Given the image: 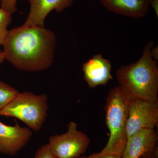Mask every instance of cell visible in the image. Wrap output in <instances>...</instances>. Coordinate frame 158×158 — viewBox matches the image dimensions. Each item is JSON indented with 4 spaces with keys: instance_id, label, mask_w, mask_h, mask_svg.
I'll return each instance as SVG.
<instances>
[{
    "instance_id": "obj_14",
    "label": "cell",
    "mask_w": 158,
    "mask_h": 158,
    "mask_svg": "<svg viewBox=\"0 0 158 158\" xmlns=\"http://www.w3.org/2000/svg\"><path fill=\"white\" fill-rule=\"evenodd\" d=\"M18 0H0L1 8L11 14L17 11L16 3Z\"/></svg>"
},
{
    "instance_id": "obj_9",
    "label": "cell",
    "mask_w": 158,
    "mask_h": 158,
    "mask_svg": "<svg viewBox=\"0 0 158 158\" xmlns=\"http://www.w3.org/2000/svg\"><path fill=\"white\" fill-rule=\"evenodd\" d=\"M82 71L85 81L91 88L106 85L113 79L111 62L100 54L94 55L84 63Z\"/></svg>"
},
{
    "instance_id": "obj_19",
    "label": "cell",
    "mask_w": 158,
    "mask_h": 158,
    "mask_svg": "<svg viewBox=\"0 0 158 158\" xmlns=\"http://www.w3.org/2000/svg\"><path fill=\"white\" fill-rule=\"evenodd\" d=\"M151 5L152 6L155 11L156 14H157V16H158V0H152L151 2Z\"/></svg>"
},
{
    "instance_id": "obj_13",
    "label": "cell",
    "mask_w": 158,
    "mask_h": 158,
    "mask_svg": "<svg viewBox=\"0 0 158 158\" xmlns=\"http://www.w3.org/2000/svg\"><path fill=\"white\" fill-rule=\"evenodd\" d=\"M11 14L0 8V46H2L9 31L8 27L12 21Z\"/></svg>"
},
{
    "instance_id": "obj_15",
    "label": "cell",
    "mask_w": 158,
    "mask_h": 158,
    "mask_svg": "<svg viewBox=\"0 0 158 158\" xmlns=\"http://www.w3.org/2000/svg\"><path fill=\"white\" fill-rule=\"evenodd\" d=\"M34 158H56L51 152L48 144L43 145L37 150Z\"/></svg>"
},
{
    "instance_id": "obj_20",
    "label": "cell",
    "mask_w": 158,
    "mask_h": 158,
    "mask_svg": "<svg viewBox=\"0 0 158 158\" xmlns=\"http://www.w3.org/2000/svg\"><path fill=\"white\" fill-rule=\"evenodd\" d=\"M152 56L154 59H158V48H154L153 47L152 48L151 52Z\"/></svg>"
},
{
    "instance_id": "obj_16",
    "label": "cell",
    "mask_w": 158,
    "mask_h": 158,
    "mask_svg": "<svg viewBox=\"0 0 158 158\" xmlns=\"http://www.w3.org/2000/svg\"><path fill=\"white\" fill-rule=\"evenodd\" d=\"M103 155V154L101 152L95 153L92 154L89 156H81L78 158H100Z\"/></svg>"
},
{
    "instance_id": "obj_4",
    "label": "cell",
    "mask_w": 158,
    "mask_h": 158,
    "mask_svg": "<svg viewBox=\"0 0 158 158\" xmlns=\"http://www.w3.org/2000/svg\"><path fill=\"white\" fill-rule=\"evenodd\" d=\"M48 97L46 94L18 92L0 113V116L14 117L29 128L39 131L48 116Z\"/></svg>"
},
{
    "instance_id": "obj_8",
    "label": "cell",
    "mask_w": 158,
    "mask_h": 158,
    "mask_svg": "<svg viewBox=\"0 0 158 158\" xmlns=\"http://www.w3.org/2000/svg\"><path fill=\"white\" fill-rule=\"evenodd\" d=\"M158 135L155 129L141 130L128 138L121 158H140L157 151Z\"/></svg>"
},
{
    "instance_id": "obj_3",
    "label": "cell",
    "mask_w": 158,
    "mask_h": 158,
    "mask_svg": "<svg viewBox=\"0 0 158 158\" xmlns=\"http://www.w3.org/2000/svg\"><path fill=\"white\" fill-rule=\"evenodd\" d=\"M131 99L119 86L110 90L105 110L106 123L110 131L107 143L101 152L103 154L122 155L126 145V127Z\"/></svg>"
},
{
    "instance_id": "obj_12",
    "label": "cell",
    "mask_w": 158,
    "mask_h": 158,
    "mask_svg": "<svg viewBox=\"0 0 158 158\" xmlns=\"http://www.w3.org/2000/svg\"><path fill=\"white\" fill-rule=\"evenodd\" d=\"M18 92L15 88L0 81V113Z\"/></svg>"
},
{
    "instance_id": "obj_7",
    "label": "cell",
    "mask_w": 158,
    "mask_h": 158,
    "mask_svg": "<svg viewBox=\"0 0 158 158\" xmlns=\"http://www.w3.org/2000/svg\"><path fill=\"white\" fill-rule=\"evenodd\" d=\"M32 131L28 127H22L16 123L9 126L0 122V153L15 156L31 139Z\"/></svg>"
},
{
    "instance_id": "obj_18",
    "label": "cell",
    "mask_w": 158,
    "mask_h": 158,
    "mask_svg": "<svg viewBox=\"0 0 158 158\" xmlns=\"http://www.w3.org/2000/svg\"><path fill=\"white\" fill-rule=\"evenodd\" d=\"M100 158H121V156L114 154H103Z\"/></svg>"
},
{
    "instance_id": "obj_11",
    "label": "cell",
    "mask_w": 158,
    "mask_h": 158,
    "mask_svg": "<svg viewBox=\"0 0 158 158\" xmlns=\"http://www.w3.org/2000/svg\"><path fill=\"white\" fill-rule=\"evenodd\" d=\"M109 11L134 18L147 15L152 0H99Z\"/></svg>"
},
{
    "instance_id": "obj_10",
    "label": "cell",
    "mask_w": 158,
    "mask_h": 158,
    "mask_svg": "<svg viewBox=\"0 0 158 158\" xmlns=\"http://www.w3.org/2000/svg\"><path fill=\"white\" fill-rule=\"evenodd\" d=\"M30 5L28 15L24 25L44 27V22L50 12H61L71 7L76 0H28Z\"/></svg>"
},
{
    "instance_id": "obj_21",
    "label": "cell",
    "mask_w": 158,
    "mask_h": 158,
    "mask_svg": "<svg viewBox=\"0 0 158 158\" xmlns=\"http://www.w3.org/2000/svg\"><path fill=\"white\" fill-rule=\"evenodd\" d=\"M5 60V55H4L3 51L0 50V67H1V65Z\"/></svg>"
},
{
    "instance_id": "obj_5",
    "label": "cell",
    "mask_w": 158,
    "mask_h": 158,
    "mask_svg": "<svg viewBox=\"0 0 158 158\" xmlns=\"http://www.w3.org/2000/svg\"><path fill=\"white\" fill-rule=\"evenodd\" d=\"M90 143L88 135L70 122L66 132L50 137L49 148L56 158H78L85 154Z\"/></svg>"
},
{
    "instance_id": "obj_2",
    "label": "cell",
    "mask_w": 158,
    "mask_h": 158,
    "mask_svg": "<svg viewBox=\"0 0 158 158\" xmlns=\"http://www.w3.org/2000/svg\"><path fill=\"white\" fill-rule=\"evenodd\" d=\"M153 47V42H148L139 60L116 72L118 86L131 100L158 103V67L151 54Z\"/></svg>"
},
{
    "instance_id": "obj_1",
    "label": "cell",
    "mask_w": 158,
    "mask_h": 158,
    "mask_svg": "<svg viewBox=\"0 0 158 158\" xmlns=\"http://www.w3.org/2000/svg\"><path fill=\"white\" fill-rule=\"evenodd\" d=\"M2 46L5 60L19 70L36 72L53 63L56 37L44 27L23 25L9 31Z\"/></svg>"
},
{
    "instance_id": "obj_17",
    "label": "cell",
    "mask_w": 158,
    "mask_h": 158,
    "mask_svg": "<svg viewBox=\"0 0 158 158\" xmlns=\"http://www.w3.org/2000/svg\"><path fill=\"white\" fill-rule=\"evenodd\" d=\"M140 158H158V152L148 153L142 156Z\"/></svg>"
},
{
    "instance_id": "obj_6",
    "label": "cell",
    "mask_w": 158,
    "mask_h": 158,
    "mask_svg": "<svg viewBox=\"0 0 158 158\" xmlns=\"http://www.w3.org/2000/svg\"><path fill=\"white\" fill-rule=\"evenodd\" d=\"M158 124V103L131 100L126 127L128 138L141 130L155 129Z\"/></svg>"
}]
</instances>
